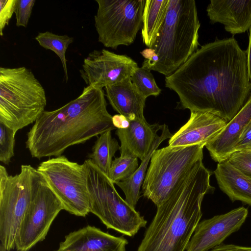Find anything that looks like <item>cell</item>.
Masks as SVG:
<instances>
[{"instance_id":"5","label":"cell","mask_w":251,"mask_h":251,"mask_svg":"<svg viewBox=\"0 0 251 251\" xmlns=\"http://www.w3.org/2000/svg\"><path fill=\"white\" fill-rule=\"evenodd\" d=\"M46 104L45 89L31 70L0 67V123L17 132L35 122Z\"/></svg>"},{"instance_id":"21","label":"cell","mask_w":251,"mask_h":251,"mask_svg":"<svg viewBox=\"0 0 251 251\" xmlns=\"http://www.w3.org/2000/svg\"><path fill=\"white\" fill-rule=\"evenodd\" d=\"M172 135L168 126L164 125L161 135L155 141L147 156L141 161L140 165L134 174L128 179L116 184L124 192L126 197L125 201L133 207L135 208L140 197V188L142 186L148 165L153 152L163 141L170 139Z\"/></svg>"},{"instance_id":"18","label":"cell","mask_w":251,"mask_h":251,"mask_svg":"<svg viewBox=\"0 0 251 251\" xmlns=\"http://www.w3.org/2000/svg\"><path fill=\"white\" fill-rule=\"evenodd\" d=\"M251 119V94L248 100L224 129L205 146L212 159L218 163L226 160Z\"/></svg>"},{"instance_id":"16","label":"cell","mask_w":251,"mask_h":251,"mask_svg":"<svg viewBox=\"0 0 251 251\" xmlns=\"http://www.w3.org/2000/svg\"><path fill=\"white\" fill-rule=\"evenodd\" d=\"M163 126L158 124L150 125L145 118H137L129 121L127 128L117 129L116 134L121 142V156L143 160L158 138L157 131L162 130Z\"/></svg>"},{"instance_id":"9","label":"cell","mask_w":251,"mask_h":251,"mask_svg":"<svg viewBox=\"0 0 251 251\" xmlns=\"http://www.w3.org/2000/svg\"><path fill=\"white\" fill-rule=\"evenodd\" d=\"M36 171L30 165H22L20 173L12 176L0 165V241L9 251L15 248L18 231L29 205Z\"/></svg>"},{"instance_id":"11","label":"cell","mask_w":251,"mask_h":251,"mask_svg":"<svg viewBox=\"0 0 251 251\" xmlns=\"http://www.w3.org/2000/svg\"><path fill=\"white\" fill-rule=\"evenodd\" d=\"M62 210L60 201L36 169L30 202L16 235L17 251H28L43 241Z\"/></svg>"},{"instance_id":"10","label":"cell","mask_w":251,"mask_h":251,"mask_svg":"<svg viewBox=\"0 0 251 251\" xmlns=\"http://www.w3.org/2000/svg\"><path fill=\"white\" fill-rule=\"evenodd\" d=\"M94 16L98 41L104 47L116 49L132 44L142 25L146 0H95Z\"/></svg>"},{"instance_id":"8","label":"cell","mask_w":251,"mask_h":251,"mask_svg":"<svg viewBox=\"0 0 251 251\" xmlns=\"http://www.w3.org/2000/svg\"><path fill=\"white\" fill-rule=\"evenodd\" d=\"M36 169L60 201L64 210L79 217L90 213L84 163L79 164L61 155L42 162Z\"/></svg>"},{"instance_id":"14","label":"cell","mask_w":251,"mask_h":251,"mask_svg":"<svg viewBox=\"0 0 251 251\" xmlns=\"http://www.w3.org/2000/svg\"><path fill=\"white\" fill-rule=\"evenodd\" d=\"M187 122L169 140L170 147L205 146L226 126L227 122L215 114L190 111Z\"/></svg>"},{"instance_id":"34","label":"cell","mask_w":251,"mask_h":251,"mask_svg":"<svg viewBox=\"0 0 251 251\" xmlns=\"http://www.w3.org/2000/svg\"><path fill=\"white\" fill-rule=\"evenodd\" d=\"M248 57V69L250 79L251 82V27L249 29V42L248 48L246 50Z\"/></svg>"},{"instance_id":"32","label":"cell","mask_w":251,"mask_h":251,"mask_svg":"<svg viewBox=\"0 0 251 251\" xmlns=\"http://www.w3.org/2000/svg\"><path fill=\"white\" fill-rule=\"evenodd\" d=\"M207 251H251V247L222 244Z\"/></svg>"},{"instance_id":"31","label":"cell","mask_w":251,"mask_h":251,"mask_svg":"<svg viewBox=\"0 0 251 251\" xmlns=\"http://www.w3.org/2000/svg\"><path fill=\"white\" fill-rule=\"evenodd\" d=\"M251 150V119L246 126L237 144L234 152Z\"/></svg>"},{"instance_id":"30","label":"cell","mask_w":251,"mask_h":251,"mask_svg":"<svg viewBox=\"0 0 251 251\" xmlns=\"http://www.w3.org/2000/svg\"><path fill=\"white\" fill-rule=\"evenodd\" d=\"M16 0H0V35L3 36V30L9 24L15 11Z\"/></svg>"},{"instance_id":"24","label":"cell","mask_w":251,"mask_h":251,"mask_svg":"<svg viewBox=\"0 0 251 251\" xmlns=\"http://www.w3.org/2000/svg\"><path fill=\"white\" fill-rule=\"evenodd\" d=\"M35 39L39 45L47 50L53 51L60 58L66 81L68 80L66 52L69 46L74 41V38L67 35H59L50 31L39 32Z\"/></svg>"},{"instance_id":"29","label":"cell","mask_w":251,"mask_h":251,"mask_svg":"<svg viewBox=\"0 0 251 251\" xmlns=\"http://www.w3.org/2000/svg\"><path fill=\"white\" fill-rule=\"evenodd\" d=\"M35 2V0H16L14 13L17 26H27Z\"/></svg>"},{"instance_id":"26","label":"cell","mask_w":251,"mask_h":251,"mask_svg":"<svg viewBox=\"0 0 251 251\" xmlns=\"http://www.w3.org/2000/svg\"><path fill=\"white\" fill-rule=\"evenodd\" d=\"M130 79L139 91L146 98L157 96L161 89L157 86L151 71L143 67H138Z\"/></svg>"},{"instance_id":"2","label":"cell","mask_w":251,"mask_h":251,"mask_svg":"<svg viewBox=\"0 0 251 251\" xmlns=\"http://www.w3.org/2000/svg\"><path fill=\"white\" fill-rule=\"evenodd\" d=\"M107 105L103 89L85 87L76 99L42 113L27 134L26 148L39 159L56 157L71 146L116 129Z\"/></svg>"},{"instance_id":"25","label":"cell","mask_w":251,"mask_h":251,"mask_svg":"<svg viewBox=\"0 0 251 251\" xmlns=\"http://www.w3.org/2000/svg\"><path fill=\"white\" fill-rule=\"evenodd\" d=\"M138 167V158L120 156L112 161L107 176L114 184H116L129 178Z\"/></svg>"},{"instance_id":"7","label":"cell","mask_w":251,"mask_h":251,"mask_svg":"<svg viewBox=\"0 0 251 251\" xmlns=\"http://www.w3.org/2000/svg\"><path fill=\"white\" fill-rule=\"evenodd\" d=\"M201 145L167 146L153 152L143 184V196L157 206L203 159Z\"/></svg>"},{"instance_id":"28","label":"cell","mask_w":251,"mask_h":251,"mask_svg":"<svg viewBox=\"0 0 251 251\" xmlns=\"http://www.w3.org/2000/svg\"><path fill=\"white\" fill-rule=\"evenodd\" d=\"M226 160L251 178V150L234 152Z\"/></svg>"},{"instance_id":"27","label":"cell","mask_w":251,"mask_h":251,"mask_svg":"<svg viewBox=\"0 0 251 251\" xmlns=\"http://www.w3.org/2000/svg\"><path fill=\"white\" fill-rule=\"evenodd\" d=\"M17 131L0 123V161L8 165L14 155Z\"/></svg>"},{"instance_id":"12","label":"cell","mask_w":251,"mask_h":251,"mask_svg":"<svg viewBox=\"0 0 251 251\" xmlns=\"http://www.w3.org/2000/svg\"><path fill=\"white\" fill-rule=\"evenodd\" d=\"M138 67L129 56L102 49L88 54L79 73L87 86L102 89L130 77Z\"/></svg>"},{"instance_id":"15","label":"cell","mask_w":251,"mask_h":251,"mask_svg":"<svg viewBox=\"0 0 251 251\" xmlns=\"http://www.w3.org/2000/svg\"><path fill=\"white\" fill-rule=\"evenodd\" d=\"M128 241L87 225L66 235L54 251H126Z\"/></svg>"},{"instance_id":"13","label":"cell","mask_w":251,"mask_h":251,"mask_svg":"<svg viewBox=\"0 0 251 251\" xmlns=\"http://www.w3.org/2000/svg\"><path fill=\"white\" fill-rule=\"evenodd\" d=\"M248 214V209L240 207L200 222L186 251H207L223 244L227 237L240 229Z\"/></svg>"},{"instance_id":"20","label":"cell","mask_w":251,"mask_h":251,"mask_svg":"<svg viewBox=\"0 0 251 251\" xmlns=\"http://www.w3.org/2000/svg\"><path fill=\"white\" fill-rule=\"evenodd\" d=\"M214 173L219 188L232 201L251 206V178L227 160L218 163Z\"/></svg>"},{"instance_id":"17","label":"cell","mask_w":251,"mask_h":251,"mask_svg":"<svg viewBox=\"0 0 251 251\" xmlns=\"http://www.w3.org/2000/svg\"><path fill=\"white\" fill-rule=\"evenodd\" d=\"M206 11L212 23L223 25L232 35L245 32L251 27V0H211Z\"/></svg>"},{"instance_id":"19","label":"cell","mask_w":251,"mask_h":251,"mask_svg":"<svg viewBox=\"0 0 251 251\" xmlns=\"http://www.w3.org/2000/svg\"><path fill=\"white\" fill-rule=\"evenodd\" d=\"M105 96L114 110L129 121L144 118L146 98L132 83L130 77L105 87Z\"/></svg>"},{"instance_id":"1","label":"cell","mask_w":251,"mask_h":251,"mask_svg":"<svg viewBox=\"0 0 251 251\" xmlns=\"http://www.w3.org/2000/svg\"><path fill=\"white\" fill-rule=\"evenodd\" d=\"M181 108L208 112L229 122L251 94L246 50L233 37L217 39L198 49L165 77Z\"/></svg>"},{"instance_id":"3","label":"cell","mask_w":251,"mask_h":251,"mask_svg":"<svg viewBox=\"0 0 251 251\" xmlns=\"http://www.w3.org/2000/svg\"><path fill=\"white\" fill-rule=\"evenodd\" d=\"M211 173L200 161L157 211L137 251H184L202 216L201 203L213 188Z\"/></svg>"},{"instance_id":"35","label":"cell","mask_w":251,"mask_h":251,"mask_svg":"<svg viewBox=\"0 0 251 251\" xmlns=\"http://www.w3.org/2000/svg\"><path fill=\"white\" fill-rule=\"evenodd\" d=\"M0 251H9L7 250L1 244L0 245Z\"/></svg>"},{"instance_id":"23","label":"cell","mask_w":251,"mask_h":251,"mask_svg":"<svg viewBox=\"0 0 251 251\" xmlns=\"http://www.w3.org/2000/svg\"><path fill=\"white\" fill-rule=\"evenodd\" d=\"M120 148L117 140L112 137L111 131H107L98 137L92 148V152L88 155V157L107 176L113 157Z\"/></svg>"},{"instance_id":"22","label":"cell","mask_w":251,"mask_h":251,"mask_svg":"<svg viewBox=\"0 0 251 251\" xmlns=\"http://www.w3.org/2000/svg\"><path fill=\"white\" fill-rule=\"evenodd\" d=\"M169 0H146L142 26L143 43L148 48L153 44L166 17Z\"/></svg>"},{"instance_id":"33","label":"cell","mask_w":251,"mask_h":251,"mask_svg":"<svg viewBox=\"0 0 251 251\" xmlns=\"http://www.w3.org/2000/svg\"><path fill=\"white\" fill-rule=\"evenodd\" d=\"M113 126L117 129H126L129 126V120L125 116L118 114L112 117Z\"/></svg>"},{"instance_id":"6","label":"cell","mask_w":251,"mask_h":251,"mask_svg":"<svg viewBox=\"0 0 251 251\" xmlns=\"http://www.w3.org/2000/svg\"><path fill=\"white\" fill-rule=\"evenodd\" d=\"M90 200V212L98 217L107 228L132 237L147 221L124 200L114 183L90 159L85 160Z\"/></svg>"},{"instance_id":"4","label":"cell","mask_w":251,"mask_h":251,"mask_svg":"<svg viewBox=\"0 0 251 251\" xmlns=\"http://www.w3.org/2000/svg\"><path fill=\"white\" fill-rule=\"evenodd\" d=\"M200 25L194 0H169L153 44L140 52L142 67L166 76L172 74L198 50Z\"/></svg>"}]
</instances>
